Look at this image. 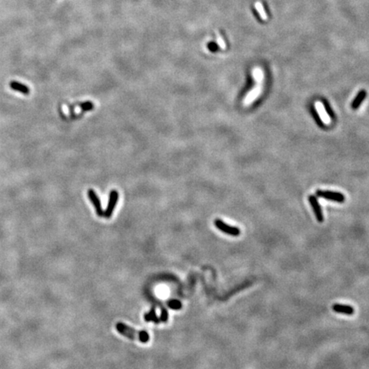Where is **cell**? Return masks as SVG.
Here are the masks:
<instances>
[{
    "label": "cell",
    "mask_w": 369,
    "mask_h": 369,
    "mask_svg": "<svg viewBox=\"0 0 369 369\" xmlns=\"http://www.w3.org/2000/svg\"><path fill=\"white\" fill-rule=\"evenodd\" d=\"M208 48H209V50L210 51V52H216V51H218L219 50V48H220V46L219 45H217V44H215V43H209V45H208Z\"/></svg>",
    "instance_id": "18"
},
{
    "label": "cell",
    "mask_w": 369,
    "mask_h": 369,
    "mask_svg": "<svg viewBox=\"0 0 369 369\" xmlns=\"http://www.w3.org/2000/svg\"><path fill=\"white\" fill-rule=\"evenodd\" d=\"M79 106L83 110H92L94 105H93L92 102H85V103H83V104H80Z\"/></svg>",
    "instance_id": "16"
},
{
    "label": "cell",
    "mask_w": 369,
    "mask_h": 369,
    "mask_svg": "<svg viewBox=\"0 0 369 369\" xmlns=\"http://www.w3.org/2000/svg\"><path fill=\"white\" fill-rule=\"evenodd\" d=\"M333 310L336 312V313L344 314H346V315H352L355 313V309L352 306L346 305V304H340V303L333 304Z\"/></svg>",
    "instance_id": "7"
},
{
    "label": "cell",
    "mask_w": 369,
    "mask_h": 369,
    "mask_svg": "<svg viewBox=\"0 0 369 369\" xmlns=\"http://www.w3.org/2000/svg\"><path fill=\"white\" fill-rule=\"evenodd\" d=\"M119 198V193L116 190H112L110 193V198H109V203L106 208V210L104 211V215L106 218H110L114 212V209L116 206V203L118 202Z\"/></svg>",
    "instance_id": "4"
},
{
    "label": "cell",
    "mask_w": 369,
    "mask_h": 369,
    "mask_svg": "<svg viewBox=\"0 0 369 369\" xmlns=\"http://www.w3.org/2000/svg\"><path fill=\"white\" fill-rule=\"evenodd\" d=\"M366 91H364V90H361L358 94H357V96L355 97V98L354 99V101H353V103H352V108L354 109V110H356V109H358L359 107H360V105L361 104V103H362L363 101H364V99L366 98Z\"/></svg>",
    "instance_id": "10"
},
{
    "label": "cell",
    "mask_w": 369,
    "mask_h": 369,
    "mask_svg": "<svg viewBox=\"0 0 369 369\" xmlns=\"http://www.w3.org/2000/svg\"><path fill=\"white\" fill-rule=\"evenodd\" d=\"M254 78L257 83H262L263 79V72L259 68H256L254 69Z\"/></svg>",
    "instance_id": "15"
},
{
    "label": "cell",
    "mask_w": 369,
    "mask_h": 369,
    "mask_svg": "<svg viewBox=\"0 0 369 369\" xmlns=\"http://www.w3.org/2000/svg\"><path fill=\"white\" fill-rule=\"evenodd\" d=\"M168 320V311L166 310V309H164V308H162V313H161V316H160V321H162V322H167Z\"/></svg>",
    "instance_id": "17"
},
{
    "label": "cell",
    "mask_w": 369,
    "mask_h": 369,
    "mask_svg": "<svg viewBox=\"0 0 369 369\" xmlns=\"http://www.w3.org/2000/svg\"><path fill=\"white\" fill-rule=\"evenodd\" d=\"M87 195H88L89 198H90L91 202L92 203V204L94 206L95 209H96V212L98 214V216H103L104 212V210H103V208H102V205H101L100 200H99V198H98V196L97 195V193H96L92 189H89L88 191H87Z\"/></svg>",
    "instance_id": "5"
},
{
    "label": "cell",
    "mask_w": 369,
    "mask_h": 369,
    "mask_svg": "<svg viewBox=\"0 0 369 369\" xmlns=\"http://www.w3.org/2000/svg\"><path fill=\"white\" fill-rule=\"evenodd\" d=\"M168 307L172 309H175V310H179L182 308V303L176 299H173V300H169L168 302Z\"/></svg>",
    "instance_id": "14"
},
{
    "label": "cell",
    "mask_w": 369,
    "mask_h": 369,
    "mask_svg": "<svg viewBox=\"0 0 369 369\" xmlns=\"http://www.w3.org/2000/svg\"><path fill=\"white\" fill-rule=\"evenodd\" d=\"M261 90H262V83H257V85L255 87V89H253V90L249 93L247 98H245V100H244L245 104H250L251 102H253V101L258 97V95H259L260 92H261Z\"/></svg>",
    "instance_id": "9"
},
{
    "label": "cell",
    "mask_w": 369,
    "mask_h": 369,
    "mask_svg": "<svg viewBox=\"0 0 369 369\" xmlns=\"http://www.w3.org/2000/svg\"><path fill=\"white\" fill-rule=\"evenodd\" d=\"M9 86H10L13 90L21 92V93H23V94H28L29 92H30L28 86L22 85L21 83L16 82V81H11L10 84H9Z\"/></svg>",
    "instance_id": "11"
},
{
    "label": "cell",
    "mask_w": 369,
    "mask_h": 369,
    "mask_svg": "<svg viewBox=\"0 0 369 369\" xmlns=\"http://www.w3.org/2000/svg\"><path fill=\"white\" fill-rule=\"evenodd\" d=\"M255 9H256V10L257 11V13H258V15H259V16L262 18V20H263V21H268V19H269V15H268V14H267V12L265 11V9H264V6H263V4L261 2H256V3H255Z\"/></svg>",
    "instance_id": "12"
},
{
    "label": "cell",
    "mask_w": 369,
    "mask_h": 369,
    "mask_svg": "<svg viewBox=\"0 0 369 369\" xmlns=\"http://www.w3.org/2000/svg\"><path fill=\"white\" fill-rule=\"evenodd\" d=\"M316 194H317L318 197L323 198L327 199V200L337 202V203H344L345 200V196L343 195L342 193H339V192L318 190L317 192H316Z\"/></svg>",
    "instance_id": "3"
},
{
    "label": "cell",
    "mask_w": 369,
    "mask_h": 369,
    "mask_svg": "<svg viewBox=\"0 0 369 369\" xmlns=\"http://www.w3.org/2000/svg\"><path fill=\"white\" fill-rule=\"evenodd\" d=\"M116 327L118 333L129 339L138 340L143 344H145L149 340V333L145 331H137V330L133 329V327H128L126 324L122 323V322H118L116 324Z\"/></svg>",
    "instance_id": "1"
},
{
    "label": "cell",
    "mask_w": 369,
    "mask_h": 369,
    "mask_svg": "<svg viewBox=\"0 0 369 369\" xmlns=\"http://www.w3.org/2000/svg\"><path fill=\"white\" fill-rule=\"evenodd\" d=\"M309 203L311 204V207L314 210V215L316 217V219L319 222H323L324 216L323 213H322V209L320 208V205L319 203V202L317 201V198L314 197V196H309L308 198Z\"/></svg>",
    "instance_id": "6"
},
{
    "label": "cell",
    "mask_w": 369,
    "mask_h": 369,
    "mask_svg": "<svg viewBox=\"0 0 369 369\" xmlns=\"http://www.w3.org/2000/svg\"><path fill=\"white\" fill-rule=\"evenodd\" d=\"M214 226H216L217 228L220 230L221 232H223L226 234L231 235L233 237H237L240 235V229H238V227H235V226H232L226 224L224 221H222L220 219H216L214 220Z\"/></svg>",
    "instance_id": "2"
},
{
    "label": "cell",
    "mask_w": 369,
    "mask_h": 369,
    "mask_svg": "<svg viewBox=\"0 0 369 369\" xmlns=\"http://www.w3.org/2000/svg\"><path fill=\"white\" fill-rule=\"evenodd\" d=\"M315 106H316V110H317V112L319 114V116H320V119L323 121L325 124H329L330 122H331L330 121V116L327 114V111H326V110H325L323 104L318 101L315 104Z\"/></svg>",
    "instance_id": "8"
},
{
    "label": "cell",
    "mask_w": 369,
    "mask_h": 369,
    "mask_svg": "<svg viewBox=\"0 0 369 369\" xmlns=\"http://www.w3.org/2000/svg\"><path fill=\"white\" fill-rule=\"evenodd\" d=\"M144 320H145V321H146V322L153 321V322H154L155 324H158L161 322V321H160V319H159V318L156 316V310H155L154 308H152L150 311L148 312V313H146V314H144Z\"/></svg>",
    "instance_id": "13"
}]
</instances>
